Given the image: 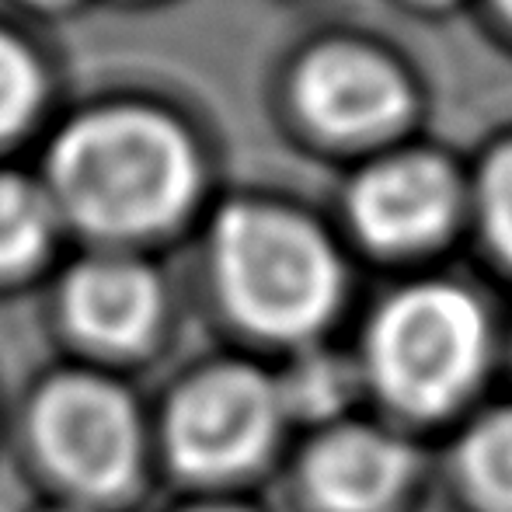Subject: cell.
I'll return each mask as SVG.
<instances>
[{
    "label": "cell",
    "mask_w": 512,
    "mask_h": 512,
    "mask_svg": "<svg viewBox=\"0 0 512 512\" xmlns=\"http://www.w3.org/2000/svg\"><path fill=\"white\" fill-rule=\"evenodd\" d=\"M49 199L77 227L136 237L178 220L199 192V154L171 115L105 105L60 129L46 161Z\"/></svg>",
    "instance_id": "1"
},
{
    "label": "cell",
    "mask_w": 512,
    "mask_h": 512,
    "mask_svg": "<svg viewBox=\"0 0 512 512\" xmlns=\"http://www.w3.org/2000/svg\"><path fill=\"white\" fill-rule=\"evenodd\" d=\"M216 283L248 328L293 338L317 328L342 290L331 241L300 213L234 203L213 227Z\"/></svg>",
    "instance_id": "2"
},
{
    "label": "cell",
    "mask_w": 512,
    "mask_h": 512,
    "mask_svg": "<svg viewBox=\"0 0 512 512\" xmlns=\"http://www.w3.org/2000/svg\"><path fill=\"white\" fill-rule=\"evenodd\" d=\"M370 352L380 384L398 405L439 411L478 373L485 321L478 304L453 286H411L380 310Z\"/></svg>",
    "instance_id": "3"
},
{
    "label": "cell",
    "mask_w": 512,
    "mask_h": 512,
    "mask_svg": "<svg viewBox=\"0 0 512 512\" xmlns=\"http://www.w3.org/2000/svg\"><path fill=\"white\" fill-rule=\"evenodd\" d=\"M32 436L42 460L81 492H122L136 474L140 425L108 380L70 373L46 384L32 405Z\"/></svg>",
    "instance_id": "4"
},
{
    "label": "cell",
    "mask_w": 512,
    "mask_h": 512,
    "mask_svg": "<svg viewBox=\"0 0 512 512\" xmlns=\"http://www.w3.org/2000/svg\"><path fill=\"white\" fill-rule=\"evenodd\" d=\"M293 108L328 140H380L408 122L415 98L394 60L359 42H321L293 70Z\"/></svg>",
    "instance_id": "5"
},
{
    "label": "cell",
    "mask_w": 512,
    "mask_h": 512,
    "mask_svg": "<svg viewBox=\"0 0 512 512\" xmlns=\"http://www.w3.org/2000/svg\"><path fill=\"white\" fill-rule=\"evenodd\" d=\"M276 384L248 366H216L175 398L168 415L171 457L189 474L241 471L269 446L279 418Z\"/></svg>",
    "instance_id": "6"
},
{
    "label": "cell",
    "mask_w": 512,
    "mask_h": 512,
    "mask_svg": "<svg viewBox=\"0 0 512 512\" xmlns=\"http://www.w3.org/2000/svg\"><path fill=\"white\" fill-rule=\"evenodd\" d=\"M460 209V178L443 154L401 150L373 161L349 185L352 227L387 251L432 244L453 227Z\"/></svg>",
    "instance_id": "7"
},
{
    "label": "cell",
    "mask_w": 512,
    "mask_h": 512,
    "mask_svg": "<svg viewBox=\"0 0 512 512\" xmlns=\"http://www.w3.org/2000/svg\"><path fill=\"white\" fill-rule=\"evenodd\" d=\"M63 310L77 335L105 349H133L150 335L161 290L147 265L133 258H88L63 286Z\"/></svg>",
    "instance_id": "8"
},
{
    "label": "cell",
    "mask_w": 512,
    "mask_h": 512,
    "mask_svg": "<svg viewBox=\"0 0 512 512\" xmlns=\"http://www.w3.org/2000/svg\"><path fill=\"white\" fill-rule=\"evenodd\" d=\"M408 474V453L373 429H338L307 457V485L331 512H377Z\"/></svg>",
    "instance_id": "9"
},
{
    "label": "cell",
    "mask_w": 512,
    "mask_h": 512,
    "mask_svg": "<svg viewBox=\"0 0 512 512\" xmlns=\"http://www.w3.org/2000/svg\"><path fill=\"white\" fill-rule=\"evenodd\" d=\"M56 206L21 175H0V272L25 269L46 251Z\"/></svg>",
    "instance_id": "10"
},
{
    "label": "cell",
    "mask_w": 512,
    "mask_h": 512,
    "mask_svg": "<svg viewBox=\"0 0 512 512\" xmlns=\"http://www.w3.org/2000/svg\"><path fill=\"white\" fill-rule=\"evenodd\" d=\"M464 474L481 502L512 512V411L485 418L464 443Z\"/></svg>",
    "instance_id": "11"
},
{
    "label": "cell",
    "mask_w": 512,
    "mask_h": 512,
    "mask_svg": "<svg viewBox=\"0 0 512 512\" xmlns=\"http://www.w3.org/2000/svg\"><path fill=\"white\" fill-rule=\"evenodd\" d=\"M39 102V67L21 42L0 32V136H11Z\"/></svg>",
    "instance_id": "12"
},
{
    "label": "cell",
    "mask_w": 512,
    "mask_h": 512,
    "mask_svg": "<svg viewBox=\"0 0 512 512\" xmlns=\"http://www.w3.org/2000/svg\"><path fill=\"white\" fill-rule=\"evenodd\" d=\"M478 203L488 241L512 262V140L495 147L481 164Z\"/></svg>",
    "instance_id": "13"
},
{
    "label": "cell",
    "mask_w": 512,
    "mask_h": 512,
    "mask_svg": "<svg viewBox=\"0 0 512 512\" xmlns=\"http://www.w3.org/2000/svg\"><path fill=\"white\" fill-rule=\"evenodd\" d=\"M495 7H499V11L512 21V0H495Z\"/></svg>",
    "instance_id": "14"
},
{
    "label": "cell",
    "mask_w": 512,
    "mask_h": 512,
    "mask_svg": "<svg viewBox=\"0 0 512 512\" xmlns=\"http://www.w3.org/2000/svg\"><path fill=\"white\" fill-rule=\"evenodd\" d=\"M196 512H241V509H196Z\"/></svg>",
    "instance_id": "15"
},
{
    "label": "cell",
    "mask_w": 512,
    "mask_h": 512,
    "mask_svg": "<svg viewBox=\"0 0 512 512\" xmlns=\"http://www.w3.org/2000/svg\"><path fill=\"white\" fill-rule=\"evenodd\" d=\"M42 4H60V0H42Z\"/></svg>",
    "instance_id": "16"
},
{
    "label": "cell",
    "mask_w": 512,
    "mask_h": 512,
    "mask_svg": "<svg viewBox=\"0 0 512 512\" xmlns=\"http://www.w3.org/2000/svg\"><path fill=\"white\" fill-rule=\"evenodd\" d=\"M429 4H439V0H429Z\"/></svg>",
    "instance_id": "17"
}]
</instances>
